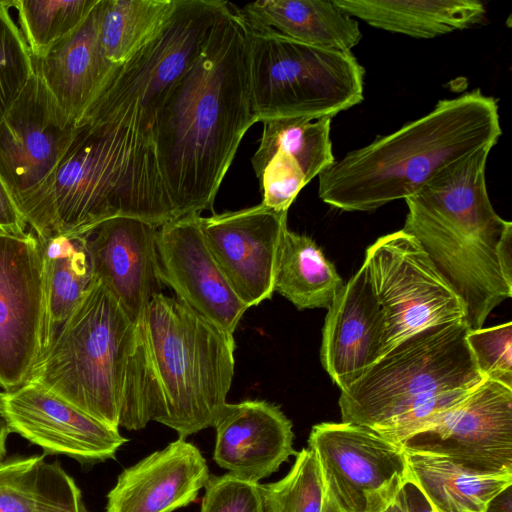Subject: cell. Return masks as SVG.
<instances>
[{
  "instance_id": "cell-1",
  "label": "cell",
  "mask_w": 512,
  "mask_h": 512,
  "mask_svg": "<svg viewBox=\"0 0 512 512\" xmlns=\"http://www.w3.org/2000/svg\"><path fill=\"white\" fill-rule=\"evenodd\" d=\"M256 122L245 30L230 3L154 115L158 163L176 218L213 207L241 140Z\"/></svg>"
},
{
  "instance_id": "cell-2",
  "label": "cell",
  "mask_w": 512,
  "mask_h": 512,
  "mask_svg": "<svg viewBox=\"0 0 512 512\" xmlns=\"http://www.w3.org/2000/svg\"><path fill=\"white\" fill-rule=\"evenodd\" d=\"M18 210L39 241L86 236L119 216L157 227L177 219L141 117L78 123L53 174Z\"/></svg>"
},
{
  "instance_id": "cell-3",
  "label": "cell",
  "mask_w": 512,
  "mask_h": 512,
  "mask_svg": "<svg viewBox=\"0 0 512 512\" xmlns=\"http://www.w3.org/2000/svg\"><path fill=\"white\" fill-rule=\"evenodd\" d=\"M26 381L40 384L115 429L137 431L151 421L141 328L96 280Z\"/></svg>"
},
{
  "instance_id": "cell-4",
  "label": "cell",
  "mask_w": 512,
  "mask_h": 512,
  "mask_svg": "<svg viewBox=\"0 0 512 512\" xmlns=\"http://www.w3.org/2000/svg\"><path fill=\"white\" fill-rule=\"evenodd\" d=\"M502 134L498 103L479 89L442 99L426 115L348 152L318 176L319 198L344 211L406 199L448 164Z\"/></svg>"
},
{
  "instance_id": "cell-5",
  "label": "cell",
  "mask_w": 512,
  "mask_h": 512,
  "mask_svg": "<svg viewBox=\"0 0 512 512\" xmlns=\"http://www.w3.org/2000/svg\"><path fill=\"white\" fill-rule=\"evenodd\" d=\"M485 146L448 164L405 200L403 231L414 237L460 299L470 330L512 295L497 248L512 227L494 210L486 186Z\"/></svg>"
},
{
  "instance_id": "cell-6",
  "label": "cell",
  "mask_w": 512,
  "mask_h": 512,
  "mask_svg": "<svg viewBox=\"0 0 512 512\" xmlns=\"http://www.w3.org/2000/svg\"><path fill=\"white\" fill-rule=\"evenodd\" d=\"M465 320L405 338L341 390L342 422L368 427L398 444L433 424L485 379L466 336Z\"/></svg>"
},
{
  "instance_id": "cell-7",
  "label": "cell",
  "mask_w": 512,
  "mask_h": 512,
  "mask_svg": "<svg viewBox=\"0 0 512 512\" xmlns=\"http://www.w3.org/2000/svg\"><path fill=\"white\" fill-rule=\"evenodd\" d=\"M138 325L146 351L151 419L183 439L214 427L234 376L233 334L163 293L152 299Z\"/></svg>"
},
{
  "instance_id": "cell-8",
  "label": "cell",
  "mask_w": 512,
  "mask_h": 512,
  "mask_svg": "<svg viewBox=\"0 0 512 512\" xmlns=\"http://www.w3.org/2000/svg\"><path fill=\"white\" fill-rule=\"evenodd\" d=\"M240 20L259 122L332 118L363 101L365 70L351 51L311 46Z\"/></svg>"
},
{
  "instance_id": "cell-9",
  "label": "cell",
  "mask_w": 512,
  "mask_h": 512,
  "mask_svg": "<svg viewBox=\"0 0 512 512\" xmlns=\"http://www.w3.org/2000/svg\"><path fill=\"white\" fill-rule=\"evenodd\" d=\"M229 9L230 2L222 0H177L157 32L114 66L78 123L143 117L152 124L171 87L199 57Z\"/></svg>"
},
{
  "instance_id": "cell-10",
  "label": "cell",
  "mask_w": 512,
  "mask_h": 512,
  "mask_svg": "<svg viewBox=\"0 0 512 512\" xmlns=\"http://www.w3.org/2000/svg\"><path fill=\"white\" fill-rule=\"evenodd\" d=\"M308 448L338 512H383L410 479L405 451L365 426L318 423L311 428Z\"/></svg>"
},
{
  "instance_id": "cell-11",
  "label": "cell",
  "mask_w": 512,
  "mask_h": 512,
  "mask_svg": "<svg viewBox=\"0 0 512 512\" xmlns=\"http://www.w3.org/2000/svg\"><path fill=\"white\" fill-rule=\"evenodd\" d=\"M364 262L385 315V353L420 330L465 319L460 299L402 229L378 238Z\"/></svg>"
},
{
  "instance_id": "cell-12",
  "label": "cell",
  "mask_w": 512,
  "mask_h": 512,
  "mask_svg": "<svg viewBox=\"0 0 512 512\" xmlns=\"http://www.w3.org/2000/svg\"><path fill=\"white\" fill-rule=\"evenodd\" d=\"M397 445L479 473H512V388L485 379L437 421Z\"/></svg>"
},
{
  "instance_id": "cell-13",
  "label": "cell",
  "mask_w": 512,
  "mask_h": 512,
  "mask_svg": "<svg viewBox=\"0 0 512 512\" xmlns=\"http://www.w3.org/2000/svg\"><path fill=\"white\" fill-rule=\"evenodd\" d=\"M75 131L35 69L0 122V178L17 208L53 174Z\"/></svg>"
},
{
  "instance_id": "cell-14",
  "label": "cell",
  "mask_w": 512,
  "mask_h": 512,
  "mask_svg": "<svg viewBox=\"0 0 512 512\" xmlns=\"http://www.w3.org/2000/svg\"><path fill=\"white\" fill-rule=\"evenodd\" d=\"M45 302L38 238L0 231V387L10 391L28 378L41 354Z\"/></svg>"
},
{
  "instance_id": "cell-15",
  "label": "cell",
  "mask_w": 512,
  "mask_h": 512,
  "mask_svg": "<svg viewBox=\"0 0 512 512\" xmlns=\"http://www.w3.org/2000/svg\"><path fill=\"white\" fill-rule=\"evenodd\" d=\"M0 408L11 432L43 449L81 463L115 459L129 439L40 384L26 381L0 392Z\"/></svg>"
},
{
  "instance_id": "cell-16",
  "label": "cell",
  "mask_w": 512,
  "mask_h": 512,
  "mask_svg": "<svg viewBox=\"0 0 512 512\" xmlns=\"http://www.w3.org/2000/svg\"><path fill=\"white\" fill-rule=\"evenodd\" d=\"M200 226L212 255L241 301L251 308L270 299L287 212L260 203L200 216Z\"/></svg>"
},
{
  "instance_id": "cell-17",
  "label": "cell",
  "mask_w": 512,
  "mask_h": 512,
  "mask_svg": "<svg viewBox=\"0 0 512 512\" xmlns=\"http://www.w3.org/2000/svg\"><path fill=\"white\" fill-rule=\"evenodd\" d=\"M200 216L180 217L158 227L159 277L176 298L233 334L248 307L212 255L201 230Z\"/></svg>"
},
{
  "instance_id": "cell-18",
  "label": "cell",
  "mask_w": 512,
  "mask_h": 512,
  "mask_svg": "<svg viewBox=\"0 0 512 512\" xmlns=\"http://www.w3.org/2000/svg\"><path fill=\"white\" fill-rule=\"evenodd\" d=\"M158 227L140 219L114 217L85 236L93 279L138 324L162 292L157 258Z\"/></svg>"
},
{
  "instance_id": "cell-19",
  "label": "cell",
  "mask_w": 512,
  "mask_h": 512,
  "mask_svg": "<svg viewBox=\"0 0 512 512\" xmlns=\"http://www.w3.org/2000/svg\"><path fill=\"white\" fill-rule=\"evenodd\" d=\"M386 320L365 262L333 299L322 330L320 360L344 390L384 353Z\"/></svg>"
},
{
  "instance_id": "cell-20",
  "label": "cell",
  "mask_w": 512,
  "mask_h": 512,
  "mask_svg": "<svg viewBox=\"0 0 512 512\" xmlns=\"http://www.w3.org/2000/svg\"><path fill=\"white\" fill-rule=\"evenodd\" d=\"M251 165L263 190L262 204L278 212L289 207L313 178L334 163L331 118L263 121Z\"/></svg>"
},
{
  "instance_id": "cell-21",
  "label": "cell",
  "mask_w": 512,
  "mask_h": 512,
  "mask_svg": "<svg viewBox=\"0 0 512 512\" xmlns=\"http://www.w3.org/2000/svg\"><path fill=\"white\" fill-rule=\"evenodd\" d=\"M214 428L213 460L229 474L259 483L296 456L292 422L265 400L227 403Z\"/></svg>"
},
{
  "instance_id": "cell-22",
  "label": "cell",
  "mask_w": 512,
  "mask_h": 512,
  "mask_svg": "<svg viewBox=\"0 0 512 512\" xmlns=\"http://www.w3.org/2000/svg\"><path fill=\"white\" fill-rule=\"evenodd\" d=\"M209 477L199 448L178 438L119 474L106 512H173L193 503Z\"/></svg>"
},
{
  "instance_id": "cell-23",
  "label": "cell",
  "mask_w": 512,
  "mask_h": 512,
  "mask_svg": "<svg viewBox=\"0 0 512 512\" xmlns=\"http://www.w3.org/2000/svg\"><path fill=\"white\" fill-rule=\"evenodd\" d=\"M98 1L81 27L34 67L48 90L76 124L98 94L115 64L105 56L99 38Z\"/></svg>"
},
{
  "instance_id": "cell-24",
  "label": "cell",
  "mask_w": 512,
  "mask_h": 512,
  "mask_svg": "<svg viewBox=\"0 0 512 512\" xmlns=\"http://www.w3.org/2000/svg\"><path fill=\"white\" fill-rule=\"evenodd\" d=\"M234 8L250 25L311 46L350 52L362 39L358 22L333 0H258Z\"/></svg>"
},
{
  "instance_id": "cell-25",
  "label": "cell",
  "mask_w": 512,
  "mask_h": 512,
  "mask_svg": "<svg viewBox=\"0 0 512 512\" xmlns=\"http://www.w3.org/2000/svg\"><path fill=\"white\" fill-rule=\"evenodd\" d=\"M370 26L414 38H434L480 23L486 13L477 0H333Z\"/></svg>"
},
{
  "instance_id": "cell-26",
  "label": "cell",
  "mask_w": 512,
  "mask_h": 512,
  "mask_svg": "<svg viewBox=\"0 0 512 512\" xmlns=\"http://www.w3.org/2000/svg\"><path fill=\"white\" fill-rule=\"evenodd\" d=\"M410 480L434 512H485L489 502L512 484V473L484 474L448 458L405 451Z\"/></svg>"
},
{
  "instance_id": "cell-27",
  "label": "cell",
  "mask_w": 512,
  "mask_h": 512,
  "mask_svg": "<svg viewBox=\"0 0 512 512\" xmlns=\"http://www.w3.org/2000/svg\"><path fill=\"white\" fill-rule=\"evenodd\" d=\"M344 283L336 267L309 236L283 231L274 274V292L297 309L329 308Z\"/></svg>"
},
{
  "instance_id": "cell-28",
  "label": "cell",
  "mask_w": 512,
  "mask_h": 512,
  "mask_svg": "<svg viewBox=\"0 0 512 512\" xmlns=\"http://www.w3.org/2000/svg\"><path fill=\"white\" fill-rule=\"evenodd\" d=\"M39 242L45 302L42 353L94 279L85 248V236H58Z\"/></svg>"
},
{
  "instance_id": "cell-29",
  "label": "cell",
  "mask_w": 512,
  "mask_h": 512,
  "mask_svg": "<svg viewBox=\"0 0 512 512\" xmlns=\"http://www.w3.org/2000/svg\"><path fill=\"white\" fill-rule=\"evenodd\" d=\"M177 0H101L99 38L115 65L145 44L174 11Z\"/></svg>"
},
{
  "instance_id": "cell-30",
  "label": "cell",
  "mask_w": 512,
  "mask_h": 512,
  "mask_svg": "<svg viewBox=\"0 0 512 512\" xmlns=\"http://www.w3.org/2000/svg\"><path fill=\"white\" fill-rule=\"evenodd\" d=\"M99 0H13L33 58H42L73 35Z\"/></svg>"
},
{
  "instance_id": "cell-31",
  "label": "cell",
  "mask_w": 512,
  "mask_h": 512,
  "mask_svg": "<svg viewBox=\"0 0 512 512\" xmlns=\"http://www.w3.org/2000/svg\"><path fill=\"white\" fill-rule=\"evenodd\" d=\"M259 486L265 512H338L328 496L317 457L310 448L297 452L283 478Z\"/></svg>"
},
{
  "instance_id": "cell-32",
  "label": "cell",
  "mask_w": 512,
  "mask_h": 512,
  "mask_svg": "<svg viewBox=\"0 0 512 512\" xmlns=\"http://www.w3.org/2000/svg\"><path fill=\"white\" fill-rule=\"evenodd\" d=\"M10 8L13 1H0V122L35 72L32 54Z\"/></svg>"
},
{
  "instance_id": "cell-33",
  "label": "cell",
  "mask_w": 512,
  "mask_h": 512,
  "mask_svg": "<svg viewBox=\"0 0 512 512\" xmlns=\"http://www.w3.org/2000/svg\"><path fill=\"white\" fill-rule=\"evenodd\" d=\"M44 456L0 463V512H40Z\"/></svg>"
},
{
  "instance_id": "cell-34",
  "label": "cell",
  "mask_w": 512,
  "mask_h": 512,
  "mask_svg": "<svg viewBox=\"0 0 512 512\" xmlns=\"http://www.w3.org/2000/svg\"><path fill=\"white\" fill-rule=\"evenodd\" d=\"M466 341L483 378L512 388V323L469 330Z\"/></svg>"
},
{
  "instance_id": "cell-35",
  "label": "cell",
  "mask_w": 512,
  "mask_h": 512,
  "mask_svg": "<svg viewBox=\"0 0 512 512\" xmlns=\"http://www.w3.org/2000/svg\"><path fill=\"white\" fill-rule=\"evenodd\" d=\"M259 484L229 473L210 475L199 512H265Z\"/></svg>"
},
{
  "instance_id": "cell-36",
  "label": "cell",
  "mask_w": 512,
  "mask_h": 512,
  "mask_svg": "<svg viewBox=\"0 0 512 512\" xmlns=\"http://www.w3.org/2000/svg\"><path fill=\"white\" fill-rule=\"evenodd\" d=\"M40 512H90L81 490L58 462L43 465Z\"/></svg>"
},
{
  "instance_id": "cell-37",
  "label": "cell",
  "mask_w": 512,
  "mask_h": 512,
  "mask_svg": "<svg viewBox=\"0 0 512 512\" xmlns=\"http://www.w3.org/2000/svg\"><path fill=\"white\" fill-rule=\"evenodd\" d=\"M27 227L28 225L0 178V231L16 236H25Z\"/></svg>"
},
{
  "instance_id": "cell-38",
  "label": "cell",
  "mask_w": 512,
  "mask_h": 512,
  "mask_svg": "<svg viewBox=\"0 0 512 512\" xmlns=\"http://www.w3.org/2000/svg\"><path fill=\"white\" fill-rule=\"evenodd\" d=\"M396 501L404 512H434L421 490L410 479L400 490Z\"/></svg>"
},
{
  "instance_id": "cell-39",
  "label": "cell",
  "mask_w": 512,
  "mask_h": 512,
  "mask_svg": "<svg viewBox=\"0 0 512 512\" xmlns=\"http://www.w3.org/2000/svg\"><path fill=\"white\" fill-rule=\"evenodd\" d=\"M497 257L504 280L512 286V227L502 236L497 248Z\"/></svg>"
},
{
  "instance_id": "cell-40",
  "label": "cell",
  "mask_w": 512,
  "mask_h": 512,
  "mask_svg": "<svg viewBox=\"0 0 512 512\" xmlns=\"http://www.w3.org/2000/svg\"><path fill=\"white\" fill-rule=\"evenodd\" d=\"M511 498V486H509L489 502L485 512H512Z\"/></svg>"
},
{
  "instance_id": "cell-41",
  "label": "cell",
  "mask_w": 512,
  "mask_h": 512,
  "mask_svg": "<svg viewBox=\"0 0 512 512\" xmlns=\"http://www.w3.org/2000/svg\"><path fill=\"white\" fill-rule=\"evenodd\" d=\"M11 433L7 420L0 408V463L5 460L6 456V441L8 435Z\"/></svg>"
},
{
  "instance_id": "cell-42",
  "label": "cell",
  "mask_w": 512,
  "mask_h": 512,
  "mask_svg": "<svg viewBox=\"0 0 512 512\" xmlns=\"http://www.w3.org/2000/svg\"><path fill=\"white\" fill-rule=\"evenodd\" d=\"M383 512H404L402 507L399 505V503L395 500V502L389 506L386 510Z\"/></svg>"
}]
</instances>
